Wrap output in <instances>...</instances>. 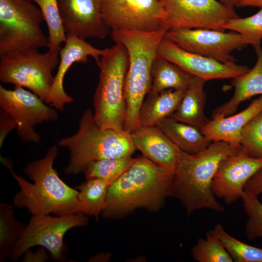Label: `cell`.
<instances>
[{"label":"cell","instance_id":"obj_1","mask_svg":"<svg viewBox=\"0 0 262 262\" xmlns=\"http://www.w3.org/2000/svg\"><path fill=\"white\" fill-rule=\"evenodd\" d=\"M58 152V147L53 145L42 159L27 163L24 172L33 183L16 175L9 162L2 159L20 188L13 198L15 207H25L32 215L83 214L79 191L64 182L53 167Z\"/></svg>","mask_w":262,"mask_h":262},{"label":"cell","instance_id":"obj_2","mask_svg":"<svg viewBox=\"0 0 262 262\" xmlns=\"http://www.w3.org/2000/svg\"><path fill=\"white\" fill-rule=\"evenodd\" d=\"M173 180L172 173L144 156L134 158L109 186L102 216L117 217L140 207L158 209L171 196Z\"/></svg>","mask_w":262,"mask_h":262},{"label":"cell","instance_id":"obj_3","mask_svg":"<svg viewBox=\"0 0 262 262\" xmlns=\"http://www.w3.org/2000/svg\"><path fill=\"white\" fill-rule=\"evenodd\" d=\"M240 147L216 141L196 154L179 148L171 196L180 201L188 215L202 209L224 212L213 191L212 183L222 161Z\"/></svg>","mask_w":262,"mask_h":262},{"label":"cell","instance_id":"obj_4","mask_svg":"<svg viewBox=\"0 0 262 262\" xmlns=\"http://www.w3.org/2000/svg\"><path fill=\"white\" fill-rule=\"evenodd\" d=\"M166 33L164 30L111 32L113 40L122 44L128 55L124 86L127 113L124 130L129 132L140 127L139 111L150 89L153 63L157 55L159 45Z\"/></svg>","mask_w":262,"mask_h":262},{"label":"cell","instance_id":"obj_5","mask_svg":"<svg viewBox=\"0 0 262 262\" xmlns=\"http://www.w3.org/2000/svg\"><path fill=\"white\" fill-rule=\"evenodd\" d=\"M58 145L69 151L68 164L64 170L67 175L83 172L92 161L131 156L136 149L129 132L100 128L90 109L83 112L77 132L60 139Z\"/></svg>","mask_w":262,"mask_h":262},{"label":"cell","instance_id":"obj_6","mask_svg":"<svg viewBox=\"0 0 262 262\" xmlns=\"http://www.w3.org/2000/svg\"><path fill=\"white\" fill-rule=\"evenodd\" d=\"M104 49L98 65L100 71L94 96V120L101 129L124 130L127 113L124 86L128 55L125 48L118 43Z\"/></svg>","mask_w":262,"mask_h":262},{"label":"cell","instance_id":"obj_7","mask_svg":"<svg viewBox=\"0 0 262 262\" xmlns=\"http://www.w3.org/2000/svg\"><path fill=\"white\" fill-rule=\"evenodd\" d=\"M32 0H0V56L49 45L41 28L44 21Z\"/></svg>","mask_w":262,"mask_h":262},{"label":"cell","instance_id":"obj_8","mask_svg":"<svg viewBox=\"0 0 262 262\" xmlns=\"http://www.w3.org/2000/svg\"><path fill=\"white\" fill-rule=\"evenodd\" d=\"M59 51L44 53L38 49L16 51L4 55L0 61V81L27 88L46 102L59 64Z\"/></svg>","mask_w":262,"mask_h":262},{"label":"cell","instance_id":"obj_9","mask_svg":"<svg viewBox=\"0 0 262 262\" xmlns=\"http://www.w3.org/2000/svg\"><path fill=\"white\" fill-rule=\"evenodd\" d=\"M87 222V218L82 213L58 217L32 215L10 258L16 262L29 248L40 246L49 251L53 261L64 262L66 259L67 253L63 241L65 233L73 228L85 226Z\"/></svg>","mask_w":262,"mask_h":262},{"label":"cell","instance_id":"obj_10","mask_svg":"<svg viewBox=\"0 0 262 262\" xmlns=\"http://www.w3.org/2000/svg\"><path fill=\"white\" fill-rule=\"evenodd\" d=\"M165 13L163 29H208L225 31L230 19L239 17L234 8L216 0H161Z\"/></svg>","mask_w":262,"mask_h":262},{"label":"cell","instance_id":"obj_11","mask_svg":"<svg viewBox=\"0 0 262 262\" xmlns=\"http://www.w3.org/2000/svg\"><path fill=\"white\" fill-rule=\"evenodd\" d=\"M0 107L16 122L17 134L26 143H38L41 137L35 127L58 118L55 108L20 86L7 89L0 85Z\"/></svg>","mask_w":262,"mask_h":262},{"label":"cell","instance_id":"obj_12","mask_svg":"<svg viewBox=\"0 0 262 262\" xmlns=\"http://www.w3.org/2000/svg\"><path fill=\"white\" fill-rule=\"evenodd\" d=\"M100 10L112 31L164 30L165 13L161 0H100Z\"/></svg>","mask_w":262,"mask_h":262},{"label":"cell","instance_id":"obj_13","mask_svg":"<svg viewBox=\"0 0 262 262\" xmlns=\"http://www.w3.org/2000/svg\"><path fill=\"white\" fill-rule=\"evenodd\" d=\"M165 37L187 51L222 63L235 62L231 52L246 45L239 33L208 29L169 31Z\"/></svg>","mask_w":262,"mask_h":262},{"label":"cell","instance_id":"obj_14","mask_svg":"<svg viewBox=\"0 0 262 262\" xmlns=\"http://www.w3.org/2000/svg\"><path fill=\"white\" fill-rule=\"evenodd\" d=\"M262 167V159L248 156L240 147L221 162L212 183L215 196L230 205L241 198L251 177Z\"/></svg>","mask_w":262,"mask_h":262},{"label":"cell","instance_id":"obj_15","mask_svg":"<svg viewBox=\"0 0 262 262\" xmlns=\"http://www.w3.org/2000/svg\"><path fill=\"white\" fill-rule=\"evenodd\" d=\"M157 53L191 75L209 81L234 78L250 69L235 62L222 63L187 51L165 37L160 43Z\"/></svg>","mask_w":262,"mask_h":262},{"label":"cell","instance_id":"obj_16","mask_svg":"<svg viewBox=\"0 0 262 262\" xmlns=\"http://www.w3.org/2000/svg\"><path fill=\"white\" fill-rule=\"evenodd\" d=\"M63 26L66 36L85 40L104 39L110 29L100 10V0H57Z\"/></svg>","mask_w":262,"mask_h":262},{"label":"cell","instance_id":"obj_17","mask_svg":"<svg viewBox=\"0 0 262 262\" xmlns=\"http://www.w3.org/2000/svg\"><path fill=\"white\" fill-rule=\"evenodd\" d=\"M64 47L60 49L59 64L57 73L54 76L52 87L46 102L56 110L63 111L65 105L74 101V98L67 95L64 88L65 76L69 67L74 63L85 64L89 57H93L98 65L99 57L105 49L94 47L85 40L74 36H66Z\"/></svg>","mask_w":262,"mask_h":262},{"label":"cell","instance_id":"obj_18","mask_svg":"<svg viewBox=\"0 0 262 262\" xmlns=\"http://www.w3.org/2000/svg\"><path fill=\"white\" fill-rule=\"evenodd\" d=\"M130 134L143 156L174 175L179 148L158 127L140 126Z\"/></svg>","mask_w":262,"mask_h":262},{"label":"cell","instance_id":"obj_19","mask_svg":"<svg viewBox=\"0 0 262 262\" xmlns=\"http://www.w3.org/2000/svg\"><path fill=\"white\" fill-rule=\"evenodd\" d=\"M262 110V95H261L246 108L237 114L212 118L206 125L200 129V131L212 142L223 141L239 146L243 128Z\"/></svg>","mask_w":262,"mask_h":262},{"label":"cell","instance_id":"obj_20","mask_svg":"<svg viewBox=\"0 0 262 262\" xmlns=\"http://www.w3.org/2000/svg\"><path fill=\"white\" fill-rule=\"evenodd\" d=\"M255 49L257 55L255 65L245 74L232 79L234 88L233 96L213 111L212 118L233 115L242 102L256 95H262V49L260 46Z\"/></svg>","mask_w":262,"mask_h":262},{"label":"cell","instance_id":"obj_21","mask_svg":"<svg viewBox=\"0 0 262 262\" xmlns=\"http://www.w3.org/2000/svg\"><path fill=\"white\" fill-rule=\"evenodd\" d=\"M207 81L195 76L186 89L181 101L177 109L169 117L199 129L210 120L204 111L206 95L204 85Z\"/></svg>","mask_w":262,"mask_h":262},{"label":"cell","instance_id":"obj_22","mask_svg":"<svg viewBox=\"0 0 262 262\" xmlns=\"http://www.w3.org/2000/svg\"><path fill=\"white\" fill-rule=\"evenodd\" d=\"M186 91L170 89L148 97L143 101L139 114L140 126H157L178 108Z\"/></svg>","mask_w":262,"mask_h":262},{"label":"cell","instance_id":"obj_23","mask_svg":"<svg viewBox=\"0 0 262 262\" xmlns=\"http://www.w3.org/2000/svg\"><path fill=\"white\" fill-rule=\"evenodd\" d=\"M151 76L148 97L170 89L186 91L195 77L158 53L153 63Z\"/></svg>","mask_w":262,"mask_h":262},{"label":"cell","instance_id":"obj_24","mask_svg":"<svg viewBox=\"0 0 262 262\" xmlns=\"http://www.w3.org/2000/svg\"><path fill=\"white\" fill-rule=\"evenodd\" d=\"M157 127L181 150L189 154L202 151L212 142L198 128L170 117L163 120Z\"/></svg>","mask_w":262,"mask_h":262},{"label":"cell","instance_id":"obj_25","mask_svg":"<svg viewBox=\"0 0 262 262\" xmlns=\"http://www.w3.org/2000/svg\"><path fill=\"white\" fill-rule=\"evenodd\" d=\"M110 185L104 180L94 178L86 179L85 182L75 187L79 190L78 197L83 214L98 218L106 206Z\"/></svg>","mask_w":262,"mask_h":262},{"label":"cell","instance_id":"obj_26","mask_svg":"<svg viewBox=\"0 0 262 262\" xmlns=\"http://www.w3.org/2000/svg\"><path fill=\"white\" fill-rule=\"evenodd\" d=\"M23 223L14 217L12 206L0 205V262L10 257L12 252L25 228Z\"/></svg>","mask_w":262,"mask_h":262},{"label":"cell","instance_id":"obj_27","mask_svg":"<svg viewBox=\"0 0 262 262\" xmlns=\"http://www.w3.org/2000/svg\"><path fill=\"white\" fill-rule=\"evenodd\" d=\"M39 8L48 28V49L59 51L61 44L65 42L66 35L60 15L57 0H32Z\"/></svg>","mask_w":262,"mask_h":262},{"label":"cell","instance_id":"obj_28","mask_svg":"<svg viewBox=\"0 0 262 262\" xmlns=\"http://www.w3.org/2000/svg\"><path fill=\"white\" fill-rule=\"evenodd\" d=\"M134 160L131 155L94 161L86 166L83 172L86 179H100L111 185L130 166Z\"/></svg>","mask_w":262,"mask_h":262},{"label":"cell","instance_id":"obj_29","mask_svg":"<svg viewBox=\"0 0 262 262\" xmlns=\"http://www.w3.org/2000/svg\"><path fill=\"white\" fill-rule=\"evenodd\" d=\"M235 262H262V248L243 243L227 233L217 223L213 229Z\"/></svg>","mask_w":262,"mask_h":262},{"label":"cell","instance_id":"obj_30","mask_svg":"<svg viewBox=\"0 0 262 262\" xmlns=\"http://www.w3.org/2000/svg\"><path fill=\"white\" fill-rule=\"evenodd\" d=\"M191 254L198 262H232L233 260L213 230L205 238H200L193 247Z\"/></svg>","mask_w":262,"mask_h":262},{"label":"cell","instance_id":"obj_31","mask_svg":"<svg viewBox=\"0 0 262 262\" xmlns=\"http://www.w3.org/2000/svg\"><path fill=\"white\" fill-rule=\"evenodd\" d=\"M224 29L239 33L246 45H252L254 49L260 47L262 39V7L250 16L229 19L225 24Z\"/></svg>","mask_w":262,"mask_h":262},{"label":"cell","instance_id":"obj_32","mask_svg":"<svg viewBox=\"0 0 262 262\" xmlns=\"http://www.w3.org/2000/svg\"><path fill=\"white\" fill-rule=\"evenodd\" d=\"M240 145L248 156L262 159V110L243 128Z\"/></svg>","mask_w":262,"mask_h":262},{"label":"cell","instance_id":"obj_33","mask_svg":"<svg viewBox=\"0 0 262 262\" xmlns=\"http://www.w3.org/2000/svg\"><path fill=\"white\" fill-rule=\"evenodd\" d=\"M241 199L244 209L248 216L245 226L247 238L252 241L262 238V203L258 197L244 191Z\"/></svg>","mask_w":262,"mask_h":262},{"label":"cell","instance_id":"obj_34","mask_svg":"<svg viewBox=\"0 0 262 262\" xmlns=\"http://www.w3.org/2000/svg\"><path fill=\"white\" fill-rule=\"evenodd\" d=\"M17 124L7 113L0 110V147L8 134L15 128H17Z\"/></svg>","mask_w":262,"mask_h":262},{"label":"cell","instance_id":"obj_35","mask_svg":"<svg viewBox=\"0 0 262 262\" xmlns=\"http://www.w3.org/2000/svg\"><path fill=\"white\" fill-rule=\"evenodd\" d=\"M244 191L257 197L262 194V167L248 180L245 187Z\"/></svg>","mask_w":262,"mask_h":262},{"label":"cell","instance_id":"obj_36","mask_svg":"<svg viewBox=\"0 0 262 262\" xmlns=\"http://www.w3.org/2000/svg\"><path fill=\"white\" fill-rule=\"evenodd\" d=\"M24 254V262H45L49 259L45 248L42 247L34 253L29 249Z\"/></svg>","mask_w":262,"mask_h":262},{"label":"cell","instance_id":"obj_37","mask_svg":"<svg viewBox=\"0 0 262 262\" xmlns=\"http://www.w3.org/2000/svg\"><path fill=\"white\" fill-rule=\"evenodd\" d=\"M262 7V0H239L237 7Z\"/></svg>","mask_w":262,"mask_h":262},{"label":"cell","instance_id":"obj_38","mask_svg":"<svg viewBox=\"0 0 262 262\" xmlns=\"http://www.w3.org/2000/svg\"><path fill=\"white\" fill-rule=\"evenodd\" d=\"M223 4L234 8V7H237L239 0H220Z\"/></svg>","mask_w":262,"mask_h":262}]
</instances>
